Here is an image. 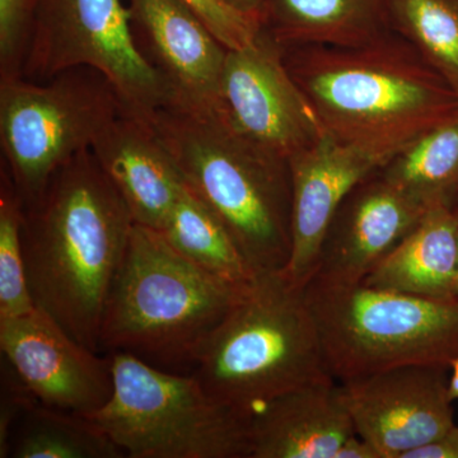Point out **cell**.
Returning a JSON list of instances; mask_svg holds the SVG:
<instances>
[{
    "instance_id": "obj_1",
    "label": "cell",
    "mask_w": 458,
    "mask_h": 458,
    "mask_svg": "<svg viewBox=\"0 0 458 458\" xmlns=\"http://www.w3.org/2000/svg\"><path fill=\"white\" fill-rule=\"evenodd\" d=\"M23 209L33 304L98 352L107 298L135 225L128 205L86 149L59 168Z\"/></svg>"
},
{
    "instance_id": "obj_2",
    "label": "cell",
    "mask_w": 458,
    "mask_h": 458,
    "mask_svg": "<svg viewBox=\"0 0 458 458\" xmlns=\"http://www.w3.org/2000/svg\"><path fill=\"white\" fill-rule=\"evenodd\" d=\"M282 53L324 131L352 146L393 158L458 114L456 93L394 30L361 47L294 45Z\"/></svg>"
},
{
    "instance_id": "obj_3",
    "label": "cell",
    "mask_w": 458,
    "mask_h": 458,
    "mask_svg": "<svg viewBox=\"0 0 458 458\" xmlns=\"http://www.w3.org/2000/svg\"><path fill=\"white\" fill-rule=\"evenodd\" d=\"M147 122L256 276L284 270L292 252L289 162L238 131L219 102L176 101Z\"/></svg>"
},
{
    "instance_id": "obj_4",
    "label": "cell",
    "mask_w": 458,
    "mask_h": 458,
    "mask_svg": "<svg viewBox=\"0 0 458 458\" xmlns=\"http://www.w3.org/2000/svg\"><path fill=\"white\" fill-rule=\"evenodd\" d=\"M194 364L214 399L249 418L280 394L334 379L304 288L280 271L247 286Z\"/></svg>"
},
{
    "instance_id": "obj_5",
    "label": "cell",
    "mask_w": 458,
    "mask_h": 458,
    "mask_svg": "<svg viewBox=\"0 0 458 458\" xmlns=\"http://www.w3.org/2000/svg\"><path fill=\"white\" fill-rule=\"evenodd\" d=\"M247 286L208 273L161 232L135 223L107 298L101 348L168 364L195 363Z\"/></svg>"
},
{
    "instance_id": "obj_6",
    "label": "cell",
    "mask_w": 458,
    "mask_h": 458,
    "mask_svg": "<svg viewBox=\"0 0 458 458\" xmlns=\"http://www.w3.org/2000/svg\"><path fill=\"white\" fill-rule=\"evenodd\" d=\"M325 360L337 382L408 364L450 367L458 355V300L360 284L304 286Z\"/></svg>"
},
{
    "instance_id": "obj_7",
    "label": "cell",
    "mask_w": 458,
    "mask_h": 458,
    "mask_svg": "<svg viewBox=\"0 0 458 458\" xmlns=\"http://www.w3.org/2000/svg\"><path fill=\"white\" fill-rule=\"evenodd\" d=\"M114 390L87 415L131 458H250V420L205 390L194 375L164 372L114 352Z\"/></svg>"
},
{
    "instance_id": "obj_8",
    "label": "cell",
    "mask_w": 458,
    "mask_h": 458,
    "mask_svg": "<svg viewBox=\"0 0 458 458\" xmlns=\"http://www.w3.org/2000/svg\"><path fill=\"white\" fill-rule=\"evenodd\" d=\"M122 114L116 89L90 66L69 69L45 82H0L2 165L23 207Z\"/></svg>"
},
{
    "instance_id": "obj_9",
    "label": "cell",
    "mask_w": 458,
    "mask_h": 458,
    "mask_svg": "<svg viewBox=\"0 0 458 458\" xmlns=\"http://www.w3.org/2000/svg\"><path fill=\"white\" fill-rule=\"evenodd\" d=\"M78 66L110 81L125 114L147 120L176 101L171 84L138 47L123 0H38L22 78L45 82Z\"/></svg>"
},
{
    "instance_id": "obj_10",
    "label": "cell",
    "mask_w": 458,
    "mask_h": 458,
    "mask_svg": "<svg viewBox=\"0 0 458 458\" xmlns=\"http://www.w3.org/2000/svg\"><path fill=\"white\" fill-rule=\"evenodd\" d=\"M219 105L238 131L288 162L325 132L286 69L282 47L264 29L249 47L228 50Z\"/></svg>"
},
{
    "instance_id": "obj_11",
    "label": "cell",
    "mask_w": 458,
    "mask_h": 458,
    "mask_svg": "<svg viewBox=\"0 0 458 458\" xmlns=\"http://www.w3.org/2000/svg\"><path fill=\"white\" fill-rule=\"evenodd\" d=\"M450 367L408 364L340 382L355 432L381 458H403L456 426Z\"/></svg>"
},
{
    "instance_id": "obj_12",
    "label": "cell",
    "mask_w": 458,
    "mask_h": 458,
    "mask_svg": "<svg viewBox=\"0 0 458 458\" xmlns=\"http://www.w3.org/2000/svg\"><path fill=\"white\" fill-rule=\"evenodd\" d=\"M0 349L33 396L50 408L87 417L113 394L111 357H99L38 307L0 319Z\"/></svg>"
},
{
    "instance_id": "obj_13",
    "label": "cell",
    "mask_w": 458,
    "mask_h": 458,
    "mask_svg": "<svg viewBox=\"0 0 458 458\" xmlns=\"http://www.w3.org/2000/svg\"><path fill=\"white\" fill-rule=\"evenodd\" d=\"M428 210L386 179L379 168L372 172L337 208L311 280L360 284Z\"/></svg>"
},
{
    "instance_id": "obj_14",
    "label": "cell",
    "mask_w": 458,
    "mask_h": 458,
    "mask_svg": "<svg viewBox=\"0 0 458 458\" xmlns=\"http://www.w3.org/2000/svg\"><path fill=\"white\" fill-rule=\"evenodd\" d=\"M391 157L352 146L334 135L289 159L292 177V252L280 273L298 288L315 274L319 250L331 219L357 183Z\"/></svg>"
},
{
    "instance_id": "obj_15",
    "label": "cell",
    "mask_w": 458,
    "mask_h": 458,
    "mask_svg": "<svg viewBox=\"0 0 458 458\" xmlns=\"http://www.w3.org/2000/svg\"><path fill=\"white\" fill-rule=\"evenodd\" d=\"M129 9L138 47L176 101L218 104L228 49L203 21L181 0H129Z\"/></svg>"
},
{
    "instance_id": "obj_16",
    "label": "cell",
    "mask_w": 458,
    "mask_h": 458,
    "mask_svg": "<svg viewBox=\"0 0 458 458\" xmlns=\"http://www.w3.org/2000/svg\"><path fill=\"white\" fill-rule=\"evenodd\" d=\"M137 225L159 231L181 192L182 174L147 120L122 114L90 147Z\"/></svg>"
},
{
    "instance_id": "obj_17",
    "label": "cell",
    "mask_w": 458,
    "mask_h": 458,
    "mask_svg": "<svg viewBox=\"0 0 458 458\" xmlns=\"http://www.w3.org/2000/svg\"><path fill=\"white\" fill-rule=\"evenodd\" d=\"M355 434L340 382H316L280 394L252 415L250 458H334Z\"/></svg>"
},
{
    "instance_id": "obj_18",
    "label": "cell",
    "mask_w": 458,
    "mask_h": 458,
    "mask_svg": "<svg viewBox=\"0 0 458 458\" xmlns=\"http://www.w3.org/2000/svg\"><path fill=\"white\" fill-rule=\"evenodd\" d=\"M458 204L430 208L370 270L363 284L432 300H456Z\"/></svg>"
},
{
    "instance_id": "obj_19",
    "label": "cell",
    "mask_w": 458,
    "mask_h": 458,
    "mask_svg": "<svg viewBox=\"0 0 458 458\" xmlns=\"http://www.w3.org/2000/svg\"><path fill=\"white\" fill-rule=\"evenodd\" d=\"M262 29L282 47H361L393 31L391 0H261Z\"/></svg>"
},
{
    "instance_id": "obj_20",
    "label": "cell",
    "mask_w": 458,
    "mask_h": 458,
    "mask_svg": "<svg viewBox=\"0 0 458 458\" xmlns=\"http://www.w3.org/2000/svg\"><path fill=\"white\" fill-rule=\"evenodd\" d=\"M159 232L183 258L218 278L245 286L259 276L221 219L186 185Z\"/></svg>"
},
{
    "instance_id": "obj_21",
    "label": "cell",
    "mask_w": 458,
    "mask_h": 458,
    "mask_svg": "<svg viewBox=\"0 0 458 458\" xmlns=\"http://www.w3.org/2000/svg\"><path fill=\"white\" fill-rule=\"evenodd\" d=\"M379 171L428 209L458 204V114L421 134Z\"/></svg>"
},
{
    "instance_id": "obj_22",
    "label": "cell",
    "mask_w": 458,
    "mask_h": 458,
    "mask_svg": "<svg viewBox=\"0 0 458 458\" xmlns=\"http://www.w3.org/2000/svg\"><path fill=\"white\" fill-rule=\"evenodd\" d=\"M7 457L122 458L125 454L89 417L36 401L14 427Z\"/></svg>"
},
{
    "instance_id": "obj_23",
    "label": "cell",
    "mask_w": 458,
    "mask_h": 458,
    "mask_svg": "<svg viewBox=\"0 0 458 458\" xmlns=\"http://www.w3.org/2000/svg\"><path fill=\"white\" fill-rule=\"evenodd\" d=\"M390 21L458 96V0H391Z\"/></svg>"
},
{
    "instance_id": "obj_24",
    "label": "cell",
    "mask_w": 458,
    "mask_h": 458,
    "mask_svg": "<svg viewBox=\"0 0 458 458\" xmlns=\"http://www.w3.org/2000/svg\"><path fill=\"white\" fill-rule=\"evenodd\" d=\"M22 199L7 168L0 167V319L35 309L26 276Z\"/></svg>"
},
{
    "instance_id": "obj_25",
    "label": "cell",
    "mask_w": 458,
    "mask_h": 458,
    "mask_svg": "<svg viewBox=\"0 0 458 458\" xmlns=\"http://www.w3.org/2000/svg\"><path fill=\"white\" fill-rule=\"evenodd\" d=\"M38 0H0V82L22 78Z\"/></svg>"
},
{
    "instance_id": "obj_26",
    "label": "cell",
    "mask_w": 458,
    "mask_h": 458,
    "mask_svg": "<svg viewBox=\"0 0 458 458\" xmlns=\"http://www.w3.org/2000/svg\"><path fill=\"white\" fill-rule=\"evenodd\" d=\"M228 50L243 49L255 41L262 25L256 18L238 11L227 0H181Z\"/></svg>"
},
{
    "instance_id": "obj_27",
    "label": "cell",
    "mask_w": 458,
    "mask_h": 458,
    "mask_svg": "<svg viewBox=\"0 0 458 458\" xmlns=\"http://www.w3.org/2000/svg\"><path fill=\"white\" fill-rule=\"evenodd\" d=\"M3 363L2 408H0V457H7L9 439L20 419L38 399L7 360Z\"/></svg>"
},
{
    "instance_id": "obj_28",
    "label": "cell",
    "mask_w": 458,
    "mask_h": 458,
    "mask_svg": "<svg viewBox=\"0 0 458 458\" xmlns=\"http://www.w3.org/2000/svg\"><path fill=\"white\" fill-rule=\"evenodd\" d=\"M403 458H458V427L454 426L438 438L409 451Z\"/></svg>"
},
{
    "instance_id": "obj_29",
    "label": "cell",
    "mask_w": 458,
    "mask_h": 458,
    "mask_svg": "<svg viewBox=\"0 0 458 458\" xmlns=\"http://www.w3.org/2000/svg\"><path fill=\"white\" fill-rule=\"evenodd\" d=\"M334 458H381V456L369 442L355 434L344 443Z\"/></svg>"
},
{
    "instance_id": "obj_30",
    "label": "cell",
    "mask_w": 458,
    "mask_h": 458,
    "mask_svg": "<svg viewBox=\"0 0 458 458\" xmlns=\"http://www.w3.org/2000/svg\"><path fill=\"white\" fill-rule=\"evenodd\" d=\"M238 11L260 21L262 25V2L261 0H227Z\"/></svg>"
},
{
    "instance_id": "obj_31",
    "label": "cell",
    "mask_w": 458,
    "mask_h": 458,
    "mask_svg": "<svg viewBox=\"0 0 458 458\" xmlns=\"http://www.w3.org/2000/svg\"><path fill=\"white\" fill-rule=\"evenodd\" d=\"M450 382H448V391L452 401L458 400V355L456 360L451 364Z\"/></svg>"
},
{
    "instance_id": "obj_32",
    "label": "cell",
    "mask_w": 458,
    "mask_h": 458,
    "mask_svg": "<svg viewBox=\"0 0 458 458\" xmlns=\"http://www.w3.org/2000/svg\"><path fill=\"white\" fill-rule=\"evenodd\" d=\"M457 245H458V234H457ZM454 298L458 300V251H457V274L456 282H454Z\"/></svg>"
}]
</instances>
